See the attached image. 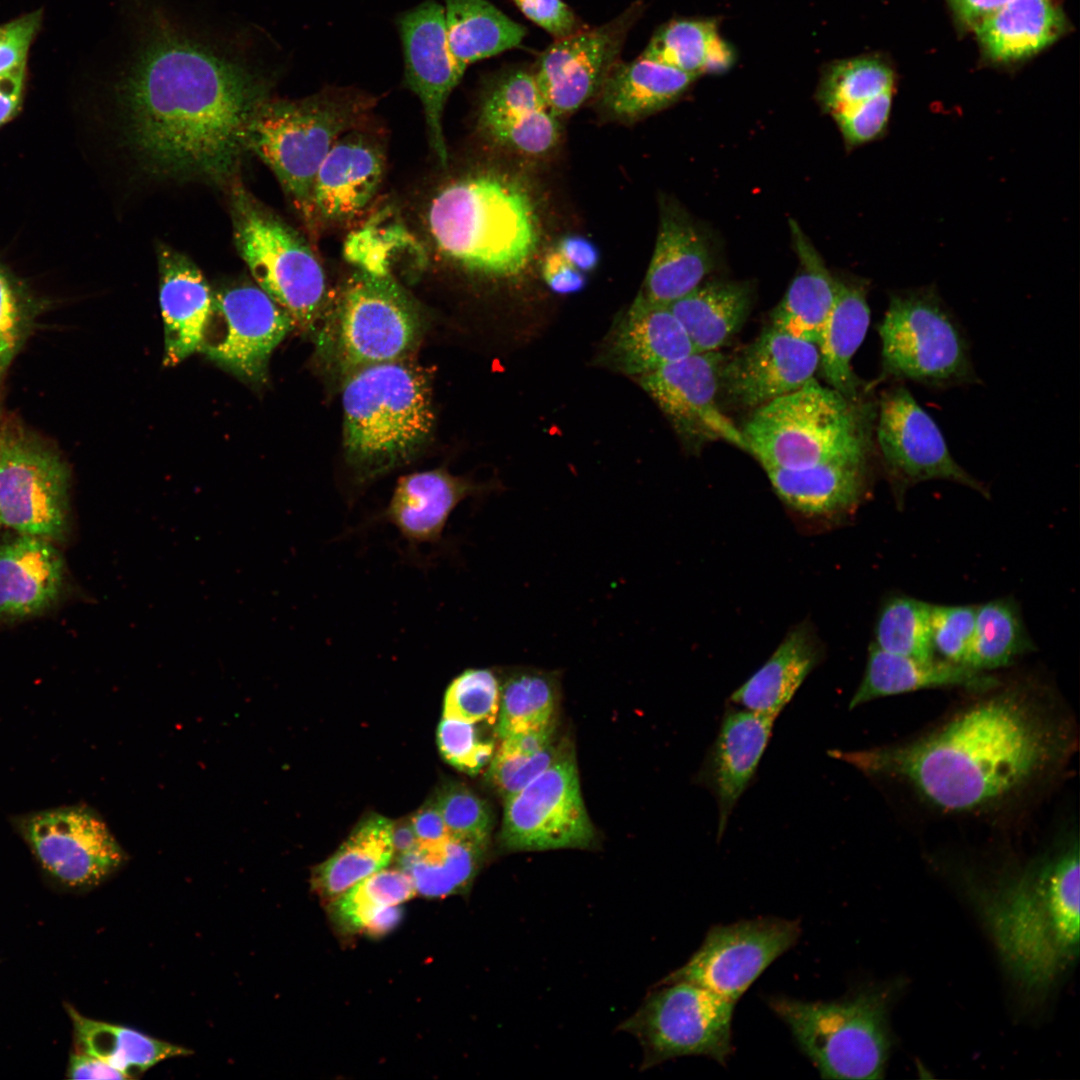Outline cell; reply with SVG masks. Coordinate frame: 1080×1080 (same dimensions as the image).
I'll list each match as a JSON object with an SVG mask.
<instances>
[{"label": "cell", "instance_id": "cell-1", "mask_svg": "<svg viewBox=\"0 0 1080 1080\" xmlns=\"http://www.w3.org/2000/svg\"><path fill=\"white\" fill-rule=\"evenodd\" d=\"M116 87L129 145L153 174L218 181L240 160L268 99L239 61L150 16Z\"/></svg>", "mask_w": 1080, "mask_h": 1080}, {"label": "cell", "instance_id": "cell-2", "mask_svg": "<svg viewBox=\"0 0 1080 1080\" xmlns=\"http://www.w3.org/2000/svg\"><path fill=\"white\" fill-rule=\"evenodd\" d=\"M1072 737L1023 688L999 691L903 744L829 754L867 776L909 785L945 812H976L1029 788L1061 763Z\"/></svg>", "mask_w": 1080, "mask_h": 1080}, {"label": "cell", "instance_id": "cell-3", "mask_svg": "<svg viewBox=\"0 0 1080 1080\" xmlns=\"http://www.w3.org/2000/svg\"><path fill=\"white\" fill-rule=\"evenodd\" d=\"M982 910L1011 972L1049 984L1079 951V848L1070 843L983 897Z\"/></svg>", "mask_w": 1080, "mask_h": 1080}, {"label": "cell", "instance_id": "cell-4", "mask_svg": "<svg viewBox=\"0 0 1080 1080\" xmlns=\"http://www.w3.org/2000/svg\"><path fill=\"white\" fill-rule=\"evenodd\" d=\"M426 223L439 253L465 270L511 277L539 244V224L527 190L510 177L478 173L459 178L432 198Z\"/></svg>", "mask_w": 1080, "mask_h": 1080}, {"label": "cell", "instance_id": "cell-5", "mask_svg": "<svg viewBox=\"0 0 1080 1080\" xmlns=\"http://www.w3.org/2000/svg\"><path fill=\"white\" fill-rule=\"evenodd\" d=\"M342 406L346 458L359 482L407 461L434 425L429 377L404 359L348 373Z\"/></svg>", "mask_w": 1080, "mask_h": 1080}, {"label": "cell", "instance_id": "cell-6", "mask_svg": "<svg viewBox=\"0 0 1080 1080\" xmlns=\"http://www.w3.org/2000/svg\"><path fill=\"white\" fill-rule=\"evenodd\" d=\"M877 400H851L815 378L754 409L740 429L764 469H802L876 450Z\"/></svg>", "mask_w": 1080, "mask_h": 1080}, {"label": "cell", "instance_id": "cell-7", "mask_svg": "<svg viewBox=\"0 0 1080 1080\" xmlns=\"http://www.w3.org/2000/svg\"><path fill=\"white\" fill-rule=\"evenodd\" d=\"M823 1079H880L891 1046L887 998L865 988L833 1001L768 999Z\"/></svg>", "mask_w": 1080, "mask_h": 1080}, {"label": "cell", "instance_id": "cell-8", "mask_svg": "<svg viewBox=\"0 0 1080 1080\" xmlns=\"http://www.w3.org/2000/svg\"><path fill=\"white\" fill-rule=\"evenodd\" d=\"M878 332L881 380L936 391L982 383L965 330L935 286L890 292Z\"/></svg>", "mask_w": 1080, "mask_h": 1080}, {"label": "cell", "instance_id": "cell-9", "mask_svg": "<svg viewBox=\"0 0 1080 1080\" xmlns=\"http://www.w3.org/2000/svg\"><path fill=\"white\" fill-rule=\"evenodd\" d=\"M367 104L345 93L297 101L267 99L251 123L248 147L273 171L308 225L312 226L311 195L317 170Z\"/></svg>", "mask_w": 1080, "mask_h": 1080}, {"label": "cell", "instance_id": "cell-10", "mask_svg": "<svg viewBox=\"0 0 1080 1080\" xmlns=\"http://www.w3.org/2000/svg\"><path fill=\"white\" fill-rule=\"evenodd\" d=\"M231 215L236 248L257 286L288 314L294 326L311 329L327 295L317 256L293 228L242 187L232 192Z\"/></svg>", "mask_w": 1080, "mask_h": 1080}, {"label": "cell", "instance_id": "cell-11", "mask_svg": "<svg viewBox=\"0 0 1080 1080\" xmlns=\"http://www.w3.org/2000/svg\"><path fill=\"white\" fill-rule=\"evenodd\" d=\"M735 1004L698 984L661 980L618 1030L640 1043L642 1071L684 1056L725 1065L733 1051Z\"/></svg>", "mask_w": 1080, "mask_h": 1080}, {"label": "cell", "instance_id": "cell-12", "mask_svg": "<svg viewBox=\"0 0 1080 1080\" xmlns=\"http://www.w3.org/2000/svg\"><path fill=\"white\" fill-rule=\"evenodd\" d=\"M69 488V468L54 448L16 423H0V530L62 539Z\"/></svg>", "mask_w": 1080, "mask_h": 1080}, {"label": "cell", "instance_id": "cell-13", "mask_svg": "<svg viewBox=\"0 0 1080 1080\" xmlns=\"http://www.w3.org/2000/svg\"><path fill=\"white\" fill-rule=\"evenodd\" d=\"M421 331L416 306L389 274L360 269L348 280L339 302L335 341L346 375L405 359Z\"/></svg>", "mask_w": 1080, "mask_h": 1080}, {"label": "cell", "instance_id": "cell-14", "mask_svg": "<svg viewBox=\"0 0 1080 1080\" xmlns=\"http://www.w3.org/2000/svg\"><path fill=\"white\" fill-rule=\"evenodd\" d=\"M875 442L898 506L910 488L930 480L954 482L990 498L985 484L955 461L938 425L903 382H893L877 400Z\"/></svg>", "mask_w": 1080, "mask_h": 1080}, {"label": "cell", "instance_id": "cell-15", "mask_svg": "<svg viewBox=\"0 0 1080 1080\" xmlns=\"http://www.w3.org/2000/svg\"><path fill=\"white\" fill-rule=\"evenodd\" d=\"M504 800L500 841L508 851L583 849L594 840L568 743L549 767Z\"/></svg>", "mask_w": 1080, "mask_h": 1080}, {"label": "cell", "instance_id": "cell-16", "mask_svg": "<svg viewBox=\"0 0 1080 1080\" xmlns=\"http://www.w3.org/2000/svg\"><path fill=\"white\" fill-rule=\"evenodd\" d=\"M11 825L41 867L70 887L98 885L127 858L102 817L84 804L17 815Z\"/></svg>", "mask_w": 1080, "mask_h": 1080}, {"label": "cell", "instance_id": "cell-17", "mask_svg": "<svg viewBox=\"0 0 1080 1080\" xmlns=\"http://www.w3.org/2000/svg\"><path fill=\"white\" fill-rule=\"evenodd\" d=\"M800 935L798 920L773 916L715 925L689 960L662 981L698 984L736 1003Z\"/></svg>", "mask_w": 1080, "mask_h": 1080}, {"label": "cell", "instance_id": "cell-18", "mask_svg": "<svg viewBox=\"0 0 1080 1080\" xmlns=\"http://www.w3.org/2000/svg\"><path fill=\"white\" fill-rule=\"evenodd\" d=\"M293 327L258 286H228L213 293L198 351L239 378L261 383L272 352Z\"/></svg>", "mask_w": 1080, "mask_h": 1080}, {"label": "cell", "instance_id": "cell-19", "mask_svg": "<svg viewBox=\"0 0 1080 1080\" xmlns=\"http://www.w3.org/2000/svg\"><path fill=\"white\" fill-rule=\"evenodd\" d=\"M644 9V0H635L609 22L556 39L541 53L532 72L555 117L574 112L598 94Z\"/></svg>", "mask_w": 1080, "mask_h": 1080}, {"label": "cell", "instance_id": "cell-20", "mask_svg": "<svg viewBox=\"0 0 1080 1080\" xmlns=\"http://www.w3.org/2000/svg\"><path fill=\"white\" fill-rule=\"evenodd\" d=\"M724 359L719 351L695 352L637 377L638 383L688 444L723 440L747 452L740 428L718 403Z\"/></svg>", "mask_w": 1080, "mask_h": 1080}, {"label": "cell", "instance_id": "cell-21", "mask_svg": "<svg viewBox=\"0 0 1080 1080\" xmlns=\"http://www.w3.org/2000/svg\"><path fill=\"white\" fill-rule=\"evenodd\" d=\"M818 366L816 344L770 325L730 360L724 359L719 397L738 408L756 409L803 386Z\"/></svg>", "mask_w": 1080, "mask_h": 1080}, {"label": "cell", "instance_id": "cell-22", "mask_svg": "<svg viewBox=\"0 0 1080 1080\" xmlns=\"http://www.w3.org/2000/svg\"><path fill=\"white\" fill-rule=\"evenodd\" d=\"M397 26L405 82L422 104L430 145L444 165L448 157L442 125L444 107L463 77L449 51L444 7L435 0H426L402 13Z\"/></svg>", "mask_w": 1080, "mask_h": 1080}, {"label": "cell", "instance_id": "cell-23", "mask_svg": "<svg viewBox=\"0 0 1080 1080\" xmlns=\"http://www.w3.org/2000/svg\"><path fill=\"white\" fill-rule=\"evenodd\" d=\"M695 352L669 306L640 292L614 320L595 361L615 372L640 377Z\"/></svg>", "mask_w": 1080, "mask_h": 1080}, {"label": "cell", "instance_id": "cell-24", "mask_svg": "<svg viewBox=\"0 0 1080 1080\" xmlns=\"http://www.w3.org/2000/svg\"><path fill=\"white\" fill-rule=\"evenodd\" d=\"M384 156L366 135L347 131L320 164L312 188V226L347 223L371 203L381 185Z\"/></svg>", "mask_w": 1080, "mask_h": 1080}, {"label": "cell", "instance_id": "cell-25", "mask_svg": "<svg viewBox=\"0 0 1080 1080\" xmlns=\"http://www.w3.org/2000/svg\"><path fill=\"white\" fill-rule=\"evenodd\" d=\"M774 721L746 709L728 708L724 713L718 734L698 774V781L717 802L718 840L755 775L768 746Z\"/></svg>", "mask_w": 1080, "mask_h": 1080}, {"label": "cell", "instance_id": "cell-26", "mask_svg": "<svg viewBox=\"0 0 1080 1080\" xmlns=\"http://www.w3.org/2000/svg\"><path fill=\"white\" fill-rule=\"evenodd\" d=\"M479 120L494 141L526 154L546 153L559 137L557 117L548 110L532 70L521 67L505 70L492 80Z\"/></svg>", "mask_w": 1080, "mask_h": 1080}, {"label": "cell", "instance_id": "cell-27", "mask_svg": "<svg viewBox=\"0 0 1080 1080\" xmlns=\"http://www.w3.org/2000/svg\"><path fill=\"white\" fill-rule=\"evenodd\" d=\"M877 449L802 469H765L778 497L802 514L824 518L854 512L870 488Z\"/></svg>", "mask_w": 1080, "mask_h": 1080}, {"label": "cell", "instance_id": "cell-28", "mask_svg": "<svg viewBox=\"0 0 1080 1080\" xmlns=\"http://www.w3.org/2000/svg\"><path fill=\"white\" fill-rule=\"evenodd\" d=\"M486 490L443 468L414 472L398 480L387 506L371 521L391 524L411 547L437 545L459 503Z\"/></svg>", "mask_w": 1080, "mask_h": 1080}, {"label": "cell", "instance_id": "cell-29", "mask_svg": "<svg viewBox=\"0 0 1080 1080\" xmlns=\"http://www.w3.org/2000/svg\"><path fill=\"white\" fill-rule=\"evenodd\" d=\"M53 543L16 534L0 544V620L39 615L57 601L65 568Z\"/></svg>", "mask_w": 1080, "mask_h": 1080}, {"label": "cell", "instance_id": "cell-30", "mask_svg": "<svg viewBox=\"0 0 1080 1080\" xmlns=\"http://www.w3.org/2000/svg\"><path fill=\"white\" fill-rule=\"evenodd\" d=\"M159 301L164 324L165 366L198 351L213 304V292L199 268L167 246L158 248Z\"/></svg>", "mask_w": 1080, "mask_h": 1080}, {"label": "cell", "instance_id": "cell-31", "mask_svg": "<svg viewBox=\"0 0 1080 1080\" xmlns=\"http://www.w3.org/2000/svg\"><path fill=\"white\" fill-rule=\"evenodd\" d=\"M707 240L680 209H662L655 249L641 293L669 305L695 289L711 271Z\"/></svg>", "mask_w": 1080, "mask_h": 1080}, {"label": "cell", "instance_id": "cell-32", "mask_svg": "<svg viewBox=\"0 0 1080 1080\" xmlns=\"http://www.w3.org/2000/svg\"><path fill=\"white\" fill-rule=\"evenodd\" d=\"M1000 684L996 677L966 665L893 654L872 644L863 678L849 702V709L877 698L923 689L960 687L985 693Z\"/></svg>", "mask_w": 1080, "mask_h": 1080}, {"label": "cell", "instance_id": "cell-33", "mask_svg": "<svg viewBox=\"0 0 1080 1080\" xmlns=\"http://www.w3.org/2000/svg\"><path fill=\"white\" fill-rule=\"evenodd\" d=\"M823 656V647L811 625L799 624L788 632L769 659L731 694L730 702L776 719Z\"/></svg>", "mask_w": 1080, "mask_h": 1080}, {"label": "cell", "instance_id": "cell-34", "mask_svg": "<svg viewBox=\"0 0 1080 1080\" xmlns=\"http://www.w3.org/2000/svg\"><path fill=\"white\" fill-rule=\"evenodd\" d=\"M869 323L866 284L856 280H837L835 300L817 343L818 368L829 387L851 400L860 399L871 392V386L862 384L851 365Z\"/></svg>", "mask_w": 1080, "mask_h": 1080}, {"label": "cell", "instance_id": "cell-35", "mask_svg": "<svg viewBox=\"0 0 1080 1080\" xmlns=\"http://www.w3.org/2000/svg\"><path fill=\"white\" fill-rule=\"evenodd\" d=\"M790 228L799 268L771 313V326L817 345L835 300L837 279L795 221L790 220Z\"/></svg>", "mask_w": 1080, "mask_h": 1080}, {"label": "cell", "instance_id": "cell-36", "mask_svg": "<svg viewBox=\"0 0 1080 1080\" xmlns=\"http://www.w3.org/2000/svg\"><path fill=\"white\" fill-rule=\"evenodd\" d=\"M1064 28V15L1056 0H1009L974 30L988 57L1012 62L1049 46Z\"/></svg>", "mask_w": 1080, "mask_h": 1080}, {"label": "cell", "instance_id": "cell-37", "mask_svg": "<svg viewBox=\"0 0 1080 1080\" xmlns=\"http://www.w3.org/2000/svg\"><path fill=\"white\" fill-rule=\"evenodd\" d=\"M697 78L641 55L619 60L598 92L599 103L615 117L641 118L676 102Z\"/></svg>", "mask_w": 1080, "mask_h": 1080}, {"label": "cell", "instance_id": "cell-38", "mask_svg": "<svg viewBox=\"0 0 1080 1080\" xmlns=\"http://www.w3.org/2000/svg\"><path fill=\"white\" fill-rule=\"evenodd\" d=\"M668 306L696 352L719 351L745 323L752 289L737 281L701 283Z\"/></svg>", "mask_w": 1080, "mask_h": 1080}, {"label": "cell", "instance_id": "cell-39", "mask_svg": "<svg viewBox=\"0 0 1080 1080\" xmlns=\"http://www.w3.org/2000/svg\"><path fill=\"white\" fill-rule=\"evenodd\" d=\"M410 876L401 868L379 870L328 902L335 926L344 933L379 936L400 920L399 905L416 895Z\"/></svg>", "mask_w": 1080, "mask_h": 1080}, {"label": "cell", "instance_id": "cell-40", "mask_svg": "<svg viewBox=\"0 0 1080 1080\" xmlns=\"http://www.w3.org/2000/svg\"><path fill=\"white\" fill-rule=\"evenodd\" d=\"M449 51L464 75L468 65L518 47L527 30L487 0H445Z\"/></svg>", "mask_w": 1080, "mask_h": 1080}, {"label": "cell", "instance_id": "cell-41", "mask_svg": "<svg viewBox=\"0 0 1080 1080\" xmlns=\"http://www.w3.org/2000/svg\"><path fill=\"white\" fill-rule=\"evenodd\" d=\"M393 821L372 815L361 821L326 861L312 872V888L330 902L394 858Z\"/></svg>", "mask_w": 1080, "mask_h": 1080}, {"label": "cell", "instance_id": "cell-42", "mask_svg": "<svg viewBox=\"0 0 1080 1080\" xmlns=\"http://www.w3.org/2000/svg\"><path fill=\"white\" fill-rule=\"evenodd\" d=\"M488 843L450 835L421 845L397 858L399 868L411 878L416 893L442 898L468 891L478 874Z\"/></svg>", "mask_w": 1080, "mask_h": 1080}, {"label": "cell", "instance_id": "cell-43", "mask_svg": "<svg viewBox=\"0 0 1080 1080\" xmlns=\"http://www.w3.org/2000/svg\"><path fill=\"white\" fill-rule=\"evenodd\" d=\"M79 1052L96 1057L128 1079L170 1058L188 1056L186 1047L149 1036L136 1029L86 1018L70 1008Z\"/></svg>", "mask_w": 1080, "mask_h": 1080}, {"label": "cell", "instance_id": "cell-44", "mask_svg": "<svg viewBox=\"0 0 1080 1080\" xmlns=\"http://www.w3.org/2000/svg\"><path fill=\"white\" fill-rule=\"evenodd\" d=\"M641 56L696 77L726 71L735 60L716 23L700 18H676L662 24Z\"/></svg>", "mask_w": 1080, "mask_h": 1080}, {"label": "cell", "instance_id": "cell-45", "mask_svg": "<svg viewBox=\"0 0 1080 1080\" xmlns=\"http://www.w3.org/2000/svg\"><path fill=\"white\" fill-rule=\"evenodd\" d=\"M1035 648L1014 599L977 605L967 666L982 672L1004 668Z\"/></svg>", "mask_w": 1080, "mask_h": 1080}, {"label": "cell", "instance_id": "cell-46", "mask_svg": "<svg viewBox=\"0 0 1080 1080\" xmlns=\"http://www.w3.org/2000/svg\"><path fill=\"white\" fill-rule=\"evenodd\" d=\"M557 679L530 668L512 670L500 688L496 733L500 739L552 724Z\"/></svg>", "mask_w": 1080, "mask_h": 1080}, {"label": "cell", "instance_id": "cell-47", "mask_svg": "<svg viewBox=\"0 0 1080 1080\" xmlns=\"http://www.w3.org/2000/svg\"><path fill=\"white\" fill-rule=\"evenodd\" d=\"M895 76L884 61L862 56L828 65L821 77L817 99L826 112L843 109L894 90Z\"/></svg>", "mask_w": 1080, "mask_h": 1080}, {"label": "cell", "instance_id": "cell-48", "mask_svg": "<svg viewBox=\"0 0 1080 1080\" xmlns=\"http://www.w3.org/2000/svg\"><path fill=\"white\" fill-rule=\"evenodd\" d=\"M931 606L906 595L890 597L879 611L872 644L893 654L935 659L930 644Z\"/></svg>", "mask_w": 1080, "mask_h": 1080}, {"label": "cell", "instance_id": "cell-49", "mask_svg": "<svg viewBox=\"0 0 1080 1080\" xmlns=\"http://www.w3.org/2000/svg\"><path fill=\"white\" fill-rule=\"evenodd\" d=\"M46 305L0 260V384Z\"/></svg>", "mask_w": 1080, "mask_h": 1080}, {"label": "cell", "instance_id": "cell-50", "mask_svg": "<svg viewBox=\"0 0 1080 1080\" xmlns=\"http://www.w3.org/2000/svg\"><path fill=\"white\" fill-rule=\"evenodd\" d=\"M500 705V686L494 672L470 668L449 684L444 698L443 717L468 723H496Z\"/></svg>", "mask_w": 1080, "mask_h": 1080}, {"label": "cell", "instance_id": "cell-51", "mask_svg": "<svg viewBox=\"0 0 1080 1080\" xmlns=\"http://www.w3.org/2000/svg\"><path fill=\"white\" fill-rule=\"evenodd\" d=\"M976 608L975 605L932 604L930 644L935 659L966 665L975 629Z\"/></svg>", "mask_w": 1080, "mask_h": 1080}, {"label": "cell", "instance_id": "cell-52", "mask_svg": "<svg viewBox=\"0 0 1080 1080\" xmlns=\"http://www.w3.org/2000/svg\"><path fill=\"white\" fill-rule=\"evenodd\" d=\"M450 835L488 843L492 815L485 801L463 784L448 783L434 798Z\"/></svg>", "mask_w": 1080, "mask_h": 1080}, {"label": "cell", "instance_id": "cell-53", "mask_svg": "<svg viewBox=\"0 0 1080 1080\" xmlns=\"http://www.w3.org/2000/svg\"><path fill=\"white\" fill-rule=\"evenodd\" d=\"M565 743L552 742L542 750L533 753H510L498 749L492 757L487 778L490 784L504 797L515 794L558 757Z\"/></svg>", "mask_w": 1080, "mask_h": 1080}, {"label": "cell", "instance_id": "cell-54", "mask_svg": "<svg viewBox=\"0 0 1080 1080\" xmlns=\"http://www.w3.org/2000/svg\"><path fill=\"white\" fill-rule=\"evenodd\" d=\"M437 740L444 759L469 774L478 773L493 757L492 742L479 738L474 723L443 717Z\"/></svg>", "mask_w": 1080, "mask_h": 1080}, {"label": "cell", "instance_id": "cell-55", "mask_svg": "<svg viewBox=\"0 0 1080 1080\" xmlns=\"http://www.w3.org/2000/svg\"><path fill=\"white\" fill-rule=\"evenodd\" d=\"M894 90L834 113L845 144L853 148L880 139L887 133Z\"/></svg>", "mask_w": 1080, "mask_h": 1080}, {"label": "cell", "instance_id": "cell-56", "mask_svg": "<svg viewBox=\"0 0 1080 1080\" xmlns=\"http://www.w3.org/2000/svg\"><path fill=\"white\" fill-rule=\"evenodd\" d=\"M42 19V10L38 9L0 25V74L26 64Z\"/></svg>", "mask_w": 1080, "mask_h": 1080}, {"label": "cell", "instance_id": "cell-57", "mask_svg": "<svg viewBox=\"0 0 1080 1080\" xmlns=\"http://www.w3.org/2000/svg\"><path fill=\"white\" fill-rule=\"evenodd\" d=\"M533 23L554 39H561L581 30L573 10L562 0H512Z\"/></svg>", "mask_w": 1080, "mask_h": 1080}, {"label": "cell", "instance_id": "cell-58", "mask_svg": "<svg viewBox=\"0 0 1080 1080\" xmlns=\"http://www.w3.org/2000/svg\"><path fill=\"white\" fill-rule=\"evenodd\" d=\"M542 274L546 284L557 294L576 293L585 285L584 272L571 264L557 249L546 254L542 263Z\"/></svg>", "mask_w": 1080, "mask_h": 1080}, {"label": "cell", "instance_id": "cell-59", "mask_svg": "<svg viewBox=\"0 0 1080 1080\" xmlns=\"http://www.w3.org/2000/svg\"><path fill=\"white\" fill-rule=\"evenodd\" d=\"M26 84V64L0 74V127L20 111Z\"/></svg>", "mask_w": 1080, "mask_h": 1080}, {"label": "cell", "instance_id": "cell-60", "mask_svg": "<svg viewBox=\"0 0 1080 1080\" xmlns=\"http://www.w3.org/2000/svg\"><path fill=\"white\" fill-rule=\"evenodd\" d=\"M413 830L421 845L441 842L450 836L435 800H429L411 817Z\"/></svg>", "mask_w": 1080, "mask_h": 1080}, {"label": "cell", "instance_id": "cell-61", "mask_svg": "<svg viewBox=\"0 0 1080 1080\" xmlns=\"http://www.w3.org/2000/svg\"><path fill=\"white\" fill-rule=\"evenodd\" d=\"M68 1076L73 1079H128L108 1063L81 1052L72 1055Z\"/></svg>", "mask_w": 1080, "mask_h": 1080}, {"label": "cell", "instance_id": "cell-62", "mask_svg": "<svg viewBox=\"0 0 1080 1080\" xmlns=\"http://www.w3.org/2000/svg\"><path fill=\"white\" fill-rule=\"evenodd\" d=\"M555 249L582 272H589L598 264L599 254L596 247L583 237L567 236Z\"/></svg>", "mask_w": 1080, "mask_h": 1080}, {"label": "cell", "instance_id": "cell-63", "mask_svg": "<svg viewBox=\"0 0 1080 1080\" xmlns=\"http://www.w3.org/2000/svg\"><path fill=\"white\" fill-rule=\"evenodd\" d=\"M962 24L974 29L1009 0H948Z\"/></svg>", "mask_w": 1080, "mask_h": 1080}, {"label": "cell", "instance_id": "cell-64", "mask_svg": "<svg viewBox=\"0 0 1080 1080\" xmlns=\"http://www.w3.org/2000/svg\"><path fill=\"white\" fill-rule=\"evenodd\" d=\"M392 844L394 857L396 858L410 852L419 845L410 818L393 822Z\"/></svg>", "mask_w": 1080, "mask_h": 1080}]
</instances>
